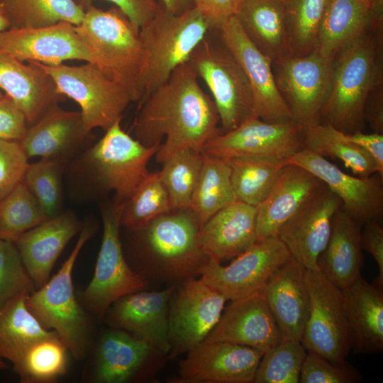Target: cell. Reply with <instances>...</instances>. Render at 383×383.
Instances as JSON below:
<instances>
[{
  "instance_id": "obj_1",
  "label": "cell",
  "mask_w": 383,
  "mask_h": 383,
  "mask_svg": "<svg viewBox=\"0 0 383 383\" xmlns=\"http://www.w3.org/2000/svg\"><path fill=\"white\" fill-rule=\"evenodd\" d=\"M198 78L192 65L184 63L139 102L135 135L145 146L160 145L155 155L158 163L181 150L201 151L208 140L223 133L216 105Z\"/></svg>"
},
{
  "instance_id": "obj_2",
  "label": "cell",
  "mask_w": 383,
  "mask_h": 383,
  "mask_svg": "<svg viewBox=\"0 0 383 383\" xmlns=\"http://www.w3.org/2000/svg\"><path fill=\"white\" fill-rule=\"evenodd\" d=\"M382 22L383 18L375 19L333 60L331 87L321 123L345 134L363 131L366 101L382 84Z\"/></svg>"
},
{
  "instance_id": "obj_3",
  "label": "cell",
  "mask_w": 383,
  "mask_h": 383,
  "mask_svg": "<svg viewBox=\"0 0 383 383\" xmlns=\"http://www.w3.org/2000/svg\"><path fill=\"white\" fill-rule=\"evenodd\" d=\"M201 224L190 209H173L133 230L138 270L150 279L169 285L197 277L209 261L199 240Z\"/></svg>"
},
{
  "instance_id": "obj_4",
  "label": "cell",
  "mask_w": 383,
  "mask_h": 383,
  "mask_svg": "<svg viewBox=\"0 0 383 383\" xmlns=\"http://www.w3.org/2000/svg\"><path fill=\"white\" fill-rule=\"evenodd\" d=\"M212 31L194 7L179 14L159 11L139 30L143 62L137 84L138 102L164 84L189 61L197 45Z\"/></svg>"
},
{
  "instance_id": "obj_5",
  "label": "cell",
  "mask_w": 383,
  "mask_h": 383,
  "mask_svg": "<svg viewBox=\"0 0 383 383\" xmlns=\"http://www.w3.org/2000/svg\"><path fill=\"white\" fill-rule=\"evenodd\" d=\"M121 121L74 162L75 172L87 184L114 192L118 204L128 200L148 175L149 160L160 147H148L132 138L122 129Z\"/></svg>"
},
{
  "instance_id": "obj_6",
  "label": "cell",
  "mask_w": 383,
  "mask_h": 383,
  "mask_svg": "<svg viewBox=\"0 0 383 383\" xmlns=\"http://www.w3.org/2000/svg\"><path fill=\"white\" fill-rule=\"evenodd\" d=\"M94 233V226L87 222L58 272L26 299L30 311L43 327L57 333L77 360L84 357L87 352L91 330L88 316L74 294L72 270L80 250Z\"/></svg>"
},
{
  "instance_id": "obj_7",
  "label": "cell",
  "mask_w": 383,
  "mask_h": 383,
  "mask_svg": "<svg viewBox=\"0 0 383 383\" xmlns=\"http://www.w3.org/2000/svg\"><path fill=\"white\" fill-rule=\"evenodd\" d=\"M76 30L97 58L99 67L138 101L137 84L143 62L138 28L117 6L84 11Z\"/></svg>"
},
{
  "instance_id": "obj_8",
  "label": "cell",
  "mask_w": 383,
  "mask_h": 383,
  "mask_svg": "<svg viewBox=\"0 0 383 383\" xmlns=\"http://www.w3.org/2000/svg\"><path fill=\"white\" fill-rule=\"evenodd\" d=\"M34 62L50 76L59 93L78 104L89 131L96 128L106 131L121 120L126 108L134 101L126 87L93 63L70 66Z\"/></svg>"
},
{
  "instance_id": "obj_9",
  "label": "cell",
  "mask_w": 383,
  "mask_h": 383,
  "mask_svg": "<svg viewBox=\"0 0 383 383\" xmlns=\"http://www.w3.org/2000/svg\"><path fill=\"white\" fill-rule=\"evenodd\" d=\"M220 41V44L215 43L208 34L194 49L188 62L209 88L224 133L257 116L248 79L238 62Z\"/></svg>"
},
{
  "instance_id": "obj_10",
  "label": "cell",
  "mask_w": 383,
  "mask_h": 383,
  "mask_svg": "<svg viewBox=\"0 0 383 383\" xmlns=\"http://www.w3.org/2000/svg\"><path fill=\"white\" fill-rule=\"evenodd\" d=\"M121 204L114 201L101 209L103 236L94 276L81 294V303L103 318L120 297L143 290L149 282L132 269L123 255L120 239Z\"/></svg>"
},
{
  "instance_id": "obj_11",
  "label": "cell",
  "mask_w": 383,
  "mask_h": 383,
  "mask_svg": "<svg viewBox=\"0 0 383 383\" xmlns=\"http://www.w3.org/2000/svg\"><path fill=\"white\" fill-rule=\"evenodd\" d=\"M333 63L315 50L272 62L277 89L292 120L303 128L321 123V112L331 87Z\"/></svg>"
},
{
  "instance_id": "obj_12",
  "label": "cell",
  "mask_w": 383,
  "mask_h": 383,
  "mask_svg": "<svg viewBox=\"0 0 383 383\" xmlns=\"http://www.w3.org/2000/svg\"><path fill=\"white\" fill-rule=\"evenodd\" d=\"M226 301L200 278L175 284L168 305V358L175 360L202 343L219 321Z\"/></svg>"
},
{
  "instance_id": "obj_13",
  "label": "cell",
  "mask_w": 383,
  "mask_h": 383,
  "mask_svg": "<svg viewBox=\"0 0 383 383\" xmlns=\"http://www.w3.org/2000/svg\"><path fill=\"white\" fill-rule=\"evenodd\" d=\"M305 280L310 304L301 343L307 352L344 361L350 342L342 291L320 271L306 270Z\"/></svg>"
},
{
  "instance_id": "obj_14",
  "label": "cell",
  "mask_w": 383,
  "mask_h": 383,
  "mask_svg": "<svg viewBox=\"0 0 383 383\" xmlns=\"http://www.w3.org/2000/svg\"><path fill=\"white\" fill-rule=\"evenodd\" d=\"M291 257L278 235L257 241L228 265L209 260L199 278L227 300L243 298L262 290L272 274Z\"/></svg>"
},
{
  "instance_id": "obj_15",
  "label": "cell",
  "mask_w": 383,
  "mask_h": 383,
  "mask_svg": "<svg viewBox=\"0 0 383 383\" xmlns=\"http://www.w3.org/2000/svg\"><path fill=\"white\" fill-rule=\"evenodd\" d=\"M167 355L132 334L112 328L100 337L88 379L94 383H128L152 379Z\"/></svg>"
},
{
  "instance_id": "obj_16",
  "label": "cell",
  "mask_w": 383,
  "mask_h": 383,
  "mask_svg": "<svg viewBox=\"0 0 383 383\" xmlns=\"http://www.w3.org/2000/svg\"><path fill=\"white\" fill-rule=\"evenodd\" d=\"M216 30L248 79L256 116L269 123L293 121L290 111L277 89L272 61L248 38L237 17L231 16Z\"/></svg>"
},
{
  "instance_id": "obj_17",
  "label": "cell",
  "mask_w": 383,
  "mask_h": 383,
  "mask_svg": "<svg viewBox=\"0 0 383 383\" xmlns=\"http://www.w3.org/2000/svg\"><path fill=\"white\" fill-rule=\"evenodd\" d=\"M302 148L303 128L294 121L269 123L252 117L208 140L201 152L224 159L242 156L286 159Z\"/></svg>"
},
{
  "instance_id": "obj_18",
  "label": "cell",
  "mask_w": 383,
  "mask_h": 383,
  "mask_svg": "<svg viewBox=\"0 0 383 383\" xmlns=\"http://www.w3.org/2000/svg\"><path fill=\"white\" fill-rule=\"evenodd\" d=\"M0 50L24 62L57 65L68 60H82L99 67L76 26L65 21L46 27L9 28L0 32Z\"/></svg>"
},
{
  "instance_id": "obj_19",
  "label": "cell",
  "mask_w": 383,
  "mask_h": 383,
  "mask_svg": "<svg viewBox=\"0 0 383 383\" xmlns=\"http://www.w3.org/2000/svg\"><path fill=\"white\" fill-rule=\"evenodd\" d=\"M263 352L227 342H202L179 362L180 383H251Z\"/></svg>"
},
{
  "instance_id": "obj_20",
  "label": "cell",
  "mask_w": 383,
  "mask_h": 383,
  "mask_svg": "<svg viewBox=\"0 0 383 383\" xmlns=\"http://www.w3.org/2000/svg\"><path fill=\"white\" fill-rule=\"evenodd\" d=\"M318 177L341 201V207L362 224L383 216V178L377 173L367 177L343 172L326 157L302 148L286 158Z\"/></svg>"
},
{
  "instance_id": "obj_21",
  "label": "cell",
  "mask_w": 383,
  "mask_h": 383,
  "mask_svg": "<svg viewBox=\"0 0 383 383\" xmlns=\"http://www.w3.org/2000/svg\"><path fill=\"white\" fill-rule=\"evenodd\" d=\"M340 206V199L325 184L279 230L278 236L291 256L306 270L320 271L317 260L329 240L333 216Z\"/></svg>"
},
{
  "instance_id": "obj_22",
  "label": "cell",
  "mask_w": 383,
  "mask_h": 383,
  "mask_svg": "<svg viewBox=\"0 0 383 383\" xmlns=\"http://www.w3.org/2000/svg\"><path fill=\"white\" fill-rule=\"evenodd\" d=\"M283 340L261 290L231 301L203 342H227L254 348L264 353Z\"/></svg>"
},
{
  "instance_id": "obj_23",
  "label": "cell",
  "mask_w": 383,
  "mask_h": 383,
  "mask_svg": "<svg viewBox=\"0 0 383 383\" xmlns=\"http://www.w3.org/2000/svg\"><path fill=\"white\" fill-rule=\"evenodd\" d=\"M174 286L169 285L160 291L140 290L120 297L105 314L108 323L168 355V305Z\"/></svg>"
},
{
  "instance_id": "obj_24",
  "label": "cell",
  "mask_w": 383,
  "mask_h": 383,
  "mask_svg": "<svg viewBox=\"0 0 383 383\" xmlns=\"http://www.w3.org/2000/svg\"><path fill=\"white\" fill-rule=\"evenodd\" d=\"M325 184L309 170L287 164L257 206V240L277 236L281 228Z\"/></svg>"
},
{
  "instance_id": "obj_25",
  "label": "cell",
  "mask_w": 383,
  "mask_h": 383,
  "mask_svg": "<svg viewBox=\"0 0 383 383\" xmlns=\"http://www.w3.org/2000/svg\"><path fill=\"white\" fill-rule=\"evenodd\" d=\"M0 89L21 109L29 126L65 99L50 76L34 62L25 64L1 50Z\"/></svg>"
},
{
  "instance_id": "obj_26",
  "label": "cell",
  "mask_w": 383,
  "mask_h": 383,
  "mask_svg": "<svg viewBox=\"0 0 383 383\" xmlns=\"http://www.w3.org/2000/svg\"><path fill=\"white\" fill-rule=\"evenodd\" d=\"M306 270L291 256L272 274L262 289L284 340L301 343L310 304Z\"/></svg>"
},
{
  "instance_id": "obj_27",
  "label": "cell",
  "mask_w": 383,
  "mask_h": 383,
  "mask_svg": "<svg viewBox=\"0 0 383 383\" xmlns=\"http://www.w3.org/2000/svg\"><path fill=\"white\" fill-rule=\"evenodd\" d=\"M82 228L81 222L74 213L62 211L13 240L36 289L43 286L50 279L57 258Z\"/></svg>"
},
{
  "instance_id": "obj_28",
  "label": "cell",
  "mask_w": 383,
  "mask_h": 383,
  "mask_svg": "<svg viewBox=\"0 0 383 383\" xmlns=\"http://www.w3.org/2000/svg\"><path fill=\"white\" fill-rule=\"evenodd\" d=\"M89 133L80 111H68L57 106L30 126L19 143L28 159L40 157L66 165Z\"/></svg>"
},
{
  "instance_id": "obj_29",
  "label": "cell",
  "mask_w": 383,
  "mask_h": 383,
  "mask_svg": "<svg viewBox=\"0 0 383 383\" xmlns=\"http://www.w3.org/2000/svg\"><path fill=\"white\" fill-rule=\"evenodd\" d=\"M257 206L236 201L219 210L201 227L199 240L210 260L236 257L257 241Z\"/></svg>"
},
{
  "instance_id": "obj_30",
  "label": "cell",
  "mask_w": 383,
  "mask_h": 383,
  "mask_svg": "<svg viewBox=\"0 0 383 383\" xmlns=\"http://www.w3.org/2000/svg\"><path fill=\"white\" fill-rule=\"evenodd\" d=\"M350 335V350L374 354L383 350V292L361 276L341 289Z\"/></svg>"
},
{
  "instance_id": "obj_31",
  "label": "cell",
  "mask_w": 383,
  "mask_h": 383,
  "mask_svg": "<svg viewBox=\"0 0 383 383\" xmlns=\"http://www.w3.org/2000/svg\"><path fill=\"white\" fill-rule=\"evenodd\" d=\"M361 228L362 224L340 206L333 216L327 245L318 255L320 272L340 289L350 287L361 276Z\"/></svg>"
},
{
  "instance_id": "obj_32",
  "label": "cell",
  "mask_w": 383,
  "mask_h": 383,
  "mask_svg": "<svg viewBox=\"0 0 383 383\" xmlns=\"http://www.w3.org/2000/svg\"><path fill=\"white\" fill-rule=\"evenodd\" d=\"M235 16L248 38L272 62L292 55L289 22L282 0H241Z\"/></svg>"
},
{
  "instance_id": "obj_33",
  "label": "cell",
  "mask_w": 383,
  "mask_h": 383,
  "mask_svg": "<svg viewBox=\"0 0 383 383\" xmlns=\"http://www.w3.org/2000/svg\"><path fill=\"white\" fill-rule=\"evenodd\" d=\"M381 17L383 12L371 11L362 0H328L315 50L333 60L340 50Z\"/></svg>"
},
{
  "instance_id": "obj_34",
  "label": "cell",
  "mask_w": 383,
  "mask_h": 383,
  "mask_svg": "<svg viewBox=\"0 0 383 383\" xmlns=\"http://www.w3.org/2000/svg\"><path fill=\"white\" fill-rule=\"evenodd\" d=\"M27 294H21L0 309V358L12 364L36 341L55 331L48 330L30 311Z\"/></svg>"
},
{
  "instance_id": "obj_35",
  "label": "cell",
  "mask_w": 383,
  "mask_h": 383,
  "mask_svg": "<svg viewBox=\"0 0 383 383\" xmlns=\"http://www.w3.org/2000/svg\"><path fill=\"white\" fill-rule=\"evenodd\" d=\"M303 144L304 148L317 155L340 160L355 176L367 177L377 173L370 155L329 124L319 123L304 128Z\"/></svg>"
},
{
  "instance_id": "obj_36",
  "label": "cell",
  "mask_w": 383,
  "mask_h": 383,
  "mask_svg": "<svg viewBox=\"0 0 383 383\" xmlns=\"http://www.w3.org/2000/svg\"><path fill=\"white\" fill-rule=\"evenodd\" d=\"M202 153L203 163L190 206L201 226L219 210L238 201L228 160Z\"/></svg>"
},
{
  "instance_id": "obj_37",
  "label": "cell",
  "mask_w": 383,
  "mask_h": 383,
  "mask_svg": "<svg viewBox=\"0 0 383 383\" xmlns=\"http://www.w3.org/2000/svg\"><path fill=\"white\" fill-rule=\"evenodd\" d=\"M233 189L238 201L257 206L264 199L282 169L285 158L242 156L227 159Z\"/></svg>"
},
{
  "instance_id": "obj_38",
  "label": "cell",
  "mask_w": 383,
  "mask_h": 383,
  "mask_svg": "<svg viewBox=\"0 0 383 383\" xmlns=\"http://www.w3.org/2000/svg\"><path fill=\"white\" fill-rule=\"evenodd\" d=\"M67 351L56 332L40 339L13 363L22 383H52L65 375L67 369Z\"/></svg>"
},
{
  "instance_id": "obj_39",
  "label": "cell",
  "mask_w": 383,
  "mask_h": 383,
  "mask_svg": "<svg viewBox=\"0 0 383 383\" xmlns=\"http://www.w3.org/2000/svg\"><path fill=\"white\" fill-rule=\"evenodd\" d=\"M10 28H34L65 21L79 25L85 9L74 0H0Z\"/></svg>"
},
{
  "instance_id": "obj_40",
  "label": "cell",
  "mask_w": 383,
  "mask_h": 383,
  "mask_svg": "<svg viewBox=\"0 0 383 383\" xmlns=\"http://www.w3.org/2000/svg\"><path fill=\"white\" fill-rule=\"evenodd\" d=\"M121 204V226L131 231L141 228L173 210L160 172H149L132 196Z\"/></svg>"
},
{
  "instance_id": "obj_41",
  "label": "cell",
  "mask_w": 383,
  "mask_h": 383,
  "mask_svg": "<svg viewBox=\"0 0 383 383\" xmlns=\"http://www.w3.org/2000/svg\"><path fill=\"white\" fill-rule=\"evenodd\" d=\"M203 163V153L181 150L163 162L160 172L173 209H190Z\"/></svg>"
},
{
  "instance_id": "obj_42",
  "label": "cell",
  "mask_w": 383,
  "mask_h": 383,
  "mask_svg": "<svg viewBox=\"0 0 383 383\" xmlns=\"http://www.w3.org/2000/svg\"><path fill=\"white\" fill-rule=\"evenodd\" d=\"M46 220L38 201L22 180L0 200V239L13 241Z\"/></svg>"
},
{
  "instance_id": "obj_43",
  "label": "cell",
  "mask_w": 383,
  "mask_h": 383,
  "mask_svg": "<svg viewBox=\"0 0 383 383\" xmlns=\"http://www.w3.org/2000/svg\"><path fill=\"white\" fill-rule=\"evenodd\" d=\"M65 166L60 161L41 158L28 164L22 179L48 219L62 212L61 177Z\"/></svg>"
},
{
  "instance_id": "obj_44",
  "label": "cell",
  "mask_w": 383,
  "mask_h": 383,
  "mask_svg": "<svg viewBox=\"0 0 383 383\" xmlns=\"http://www.w3.org/2000/svg\"><path fill=\"white\" fill-rule=\"evenodd\" d=\"M307 352L299 341L283 340L264 352L254 383H298Z\"/></svg>"
},
{
  "instance_id": "obj_45",
  "label": "cell",
  "mask_w": 383,
  "mask_h": 383,
  "mask_svg": "<svg viewBox=\"0 0 383 383\" xmlns=\"http://www.w3.org/2000/svg\"><path fill=\"white\" fill-rule=\"evenodd\" d=\"M289 22L292 55L313 51L328 0H282Z\"/></svg>"
},
{
  "instance_id": "obj_46",
  "label": "cell",
  "mask_w": 383,
  "mask_h": 383,
  "mask_svg": "<svg viewBox=\"0 0 383 383\" xmlns=\"http://www.w3.org/2000/svg\"><path fill=\"white\" fill-rule=\"evenodd\" d=\"M35 289L13 241L0 239V309L14 297Z\"/></svg>"
},
{
  "instance_id": "obj_47",
  "label": "cell",
  "mask_w": 383,
  "mask_h": 383,
  "mask_svg": "<svg viewBox=\"0 0 383 383\" xmlns=\"http://www.w3.org/2000/svg\"><path fill=\"white\" fill-rule=\"evenodd\" d=\"M357 368L345 360L331 362L307 352L301 370L300 383H357L362 379Z\"/></svg>"
},
{
  "instance_id": "obj_48",
  "label": "cell",
  "mask_w": 383,
  "mask_h": 383,
  "mask_svg": "<svg viewBox=\"0 0 383 383\" xmlns=\"http://www.w3.org/2000/svg\"><path fill=\"white\" fill-rule=\"evenodd\" d=\"M28 160L19 142L0 139V200L22 180Z\"/></svg>"
},
{
  "instance_id": "obj_49",
  "label": "cell",
  "mask_w": 383,
  "mask_h": 383,
  "mask_svg": "<svg viewBox=\"0 0 383 383\" xmlns=\"http://www.w3.org/2000/svg\"><path fill=\"white\" fill-rule=\"evenodd\" d=\"M29 125L16 102L5 94L0 99V139L19 142Z\"/></svg>"
},
{
  "instance_id": "obj_50",
  "label": "cell",
  "mask_w": 383,
  "mask_h": 383,
  "mask_svg": "<svg viewBox=\"0 0 383 383\" xmlns=\"http://www.w3.org/2000/svg\"><path fill=\"white\" fill-rule=\"evenodd\" d=\"M360 243L362 250L376 261L379 273L373 284L383 289V226L381 220L371 219L362 224Z\"/></svg>"
},
{
  "instance_id": "obj_51",
  "label": "cell",
  "mask_w": 383,
  "mask_h": 383,
  "mask_svg": "<svg viewBox=\"0 0 383 383\" xmlns=\"http://www.w3.org/2000/svg\"><path fill=\"white\" fill-rule=\"evenodd\" d=\"M84 9L92 5L94 0H74ZM119 8L138 28L152 19L159 11L161 4L155 0H106Z\"/></svg>"
},
{
  "instance_id": "obj_52",
  "label": "cell",
  "mask_w": 383,
  "mask_h": 383,
  "mask_svg": "<svg viewBox=\"0 0 383 383\" xmlns=\"http://www.w3.org/2000/svg\"><path fill=\"white\" fill-rule=\"evenodd\" d=\"M241 0H194L196 9L209 23L211 30L238 13Z\"/></svg>"
},
{
  "instance_id": "obj_53",
  "label": "cell",
  "mask_w": 383,
  "mask_h": 383,
  "mask_svg": "<svg viewBox=\"0 0 383 383\" xmlns=\"http://www.w3.org/2000/svg\"><path fill=\"white\" fill-rule=\"evenodd\" d=\"M345 135L349 140L361 147L370 155L376 164L377 174L383 178V134L357 131Z\"/></svg>"
},
{
  "instance_id": "obj_54",
  "label": "cell",
  "mask_w": 383,
  "mask_h": 383,
  "mask_svg": "<svg viewBox=\"0 0 383 383\" xmlns=\"http://www.w3.org/2000/svg\"><path fill=\"white\" fill-rule=\"evenodd\" d=\"M364 118L373 133L383 134V89L382 84L370 94L365 106Z\"/></svg>"
},
{
  "instance_id": "obj_55",
  "label": "cell",
  "mask_w": 383,
  "mask_h": 383,
  "mask_svg": "<svg viewBox=\"0 0 383 383\" xmlns=\"http://www.w3.org/2000/svg\"><path fill=\"white\" fill-rule=\"evenodd\" d=\"M161 5L167 11L179 14L194 7V0H160Z\"/></svg>"
},
{
  "instance_id": "obj_56",
  "label": "cell",
  "mask_w": 383,
  "mask_h": 383,
  "mask_svg": "<svg viewBox=\"0 0 383 383\" xmlns=\"http://www.w3.org/2000/svg\"><path fill=\"white\" fill-rule=\"evenodd\" d=\"M10 28V22L6 13L0 2V32Z\"/></svg>"
},
{
  "instance_id": "obj_57",
  "label": "cell",
  "mask_w": 383,
  "mask_h": 383,
  "mask_svg": "<svg viewBox=\"0 0 383 383\" xmlns=\"http://www.w3.org/2000/svg\"><path fill=\"white\" fill-rule=\"evenodd\" d=\"M373 11L383 12V0H362Z\"/></svg>"
},
{
  "instance_id": "obj_58",
  "label": "cell",
  "mask_w": 383,
  "mask_h": 383,
  "mask_svg": "<svg viewBox=\"0 0 383 383\" xmlns=\"http://www.w3.org/2000/svg\"><path fill=\"white\" fill-rule=\"evenodd\" d=\"M6 368H7V365L2 360V359L0 358V370H4Z\"/></svg>"
},
{
  "instance_id": "obj_59",
  "label": "cell",
  "mask_w": 383,
  "mask_h": 383,
  "mask_svg": "<svg viewBox=\"0 0 383 383\" xmlns=\"http://www.w3.org/2000/svg\"><path fill=\"white\" fill-rule=\"evenodd\" d=\"M4 95L0 89V99Z\"/></svg>"
}]
</instances>
